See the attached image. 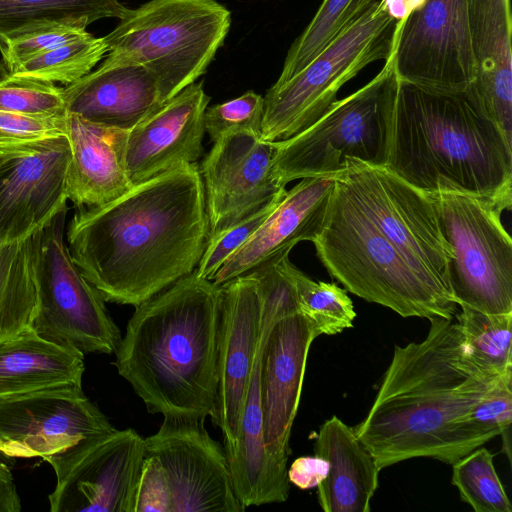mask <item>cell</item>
Wrapping results in <instances>:
<instances>
[{"instance_id":"cell-1","label":"cell","mask_w":512,"mask_h":512,"mask_svg":"<svg viewBox=\"0 0 512 512\" xmlns=\"http://www.w3.org/2000/svg\"><path fill=\"white\" fill-rule=\"evenodd\" d=\"M209 234L197 163L134 185L67 227L70 255L105 302L134 307L196 269Z\"/></svg>"},{"instance_id":"cell-2","label":"cell","mask_w":512,"mask_h":512,"mask_svg":"<svg viewBox=\"0 0 512 512\" xmlns=\"http://www.w3.org/2000/svg\"><path fill=\"white\" fill-rule=\"evenodd\" d=\"M429 322L423 341L395 345L374 402L354 428L380 469L417 457L452 465L473 451L459 422L500 377L466 356L457 322Z\"/></svg>"},{"instance_id":"cell-3","label":"cell","mask_w":512,"mask_h":512,"mask_svg":"<svg viewBox=\"0 0 512 512\" xmlns=\"http://www.w3.org/2000/svg\"><path fill=\"white\" fill-rule=\"evenodd\" d=\"M221 297L194 270L135 307L114 365L148 412L213 416Z\"/></svg>"},{"instance_id":"cell-4","label":"cell","mask_w":512,"mask_h":512,"mask_svg":"<svg viewBox=\"0 0 512 512\" xmlns=\"http://www.w3.org/2000/svg\"><path fill=\"white\" fill-rule=\"evenodd\" d=\"M511 148L474 84L442 91L399 80L385 167L413 187L486 197L510 209Z\"/></svg>"},{"instance_id":"cell-5","label":"cell","mask_w":512,"mask_h":512,"mask_svg":"<svg viewBox=\"0 0 512 512\" xmlns=\"http://www.w3.org/2000/svg\"><path fill=\"white\" fill-rule=\"evenodd\" d=\"M313 243L324 267L346 291L402 317L454 318L457 304L450 290L412 266L336 181Z\"/></svg>"},{"instance_id":"cell-6","label":"cell","mask_w":512,"mask_h":512,"mask_svg":"<svg viewBox=\"0 0 512 512\" xmlns=\"http://www.w3.org/2000/svg\"><path fill=\"white\" fill-rule=\"evenodd\" d=\"M399 87L392 56L381 71L351 95L335 100L299 134L275 143L276 178L290 181L336 176L348 159L370 166L387 165Z\"/></svg>"},{"instance_id":"cell-7","label":"cell","mask_w":512,"mask_h":512,"mask_svg":"<svg viewBox=\"0 0 512 512\" xmlns=\"http://www.w3.org/2000/svg\"><path fill=\"white\" fill-rule=\"evenodd\" d=\"M230 24V11L216 0H150L104 40L108 53L145 66L167 102L206 72Z\"/></svg>"},{"instance_id":"cell-8","label":"cell","mask_w":512,"mask_h":512,"mask_svg":"<svg viewBox=\"0 0 512 512\" xmlns=\"http://www.w3.org/2000/svg\"><path fill=\"white\" fill-rule=\"evenodd\" d=\"M398 17L390 0H378L302 71L274 84L264 97L261 139H289L317 121L340 88L369 64L393 52Z\"/></svg>"},{"instance_id":"cell-9","label":"cell","mask_w":512,"mask_h":512,"mask_svg":"<svg viewBox=\"0 0 512 512\" xmlns=\"http://www.w3.org/2000/svg\"><path fill=\"white\" fill-rule=\"evenodd\" d=\"M67 204L31 235L37 293L32 328L83 354L115 353L121 332L105 300L74 263L64 240Z\"/></svg>"},{"instance_id":"cell-10","label":"cell","mask_w":512,"mask_h":512,"mask_svg":"<svg viewBox=\"0 0 512 512\" xmlns=\"http://www.w3.org/2000/svg\"><path fill=\"white\" fill-rule=\"evenodd\" d=\"M429 195L452 253L448 284L456 304L512 313V241L501 222L505 207L466 193Z\"/></svg>"},{"instance_id":"cell-11","label":"cell","mask_w":512,"mask_h":512,"mask_svg":"<svg viewBox=\"0 0 512 512\" xmlns=\"http://www.w3.org/2000/svg\"><path fill=\"white\" fill-rule=\"evenodd\" d=\"M346 164V169L335 176L336 183L412 266L450 290L448 264L452 253L431 196L386 167L356 159H348Z\"/></svg>"},{"instance_id":"cell-12","label":"cell","mask_w":512,"mask_h":512,"mask_svg":"<svg viewBox=\"0 0 512 512\" xmlns=\"http://www.w3.org/2000/svg\"><path fill=\"white\" fill-rule=\"evenodd\" d=\"M145 439L113 429L82 439L44 460L54 470L51 512H133Z\"/></svg>"},{"instance_id":"cell-13","label":"cell","mask_w":512,"mask_h":512,"mask_svg":"<svg viewBox=\"0 0 512 512\" xmlns=\"http://www.w3.org/2000/svg\"><path fill=\"white\" fill-rule=\"evenodd\" d=\"M399 80L465 90L475 83L467 0H422L397 21L391 54Z\"/></svg>"},{"instance_id":"cell-14","label":"cell","mask_w":512,"mask_h":512,"mask_svg":"<svg viewBox=\"0 0 512 512\" xmlns=\"http://www.w3.org/2000/svg\"><path fill=\"white\" fill-rule=\"evenodd\" d=\"M204 422L165 415L158 431L145 438L146 454L157 457L165 470L171 512H242L224 446Z\"/></svg>"},{"instance_id":"cell-15","label":"cell","mask_w":512,"mask_h":512,"mask_svg":"<svg viewBox=\"0 0 512 512\" xmlns=\"http://www.w3.org/2000/svg\"><path fill=\"white\" fill-rule=\"evenodd\" d=\"M113 429L79 384L0 398V453L7 457L45 459Z\"/></svg>"},{"instance_id":"cell-16","label":"cell","mask_w":512,"mask_h":512,"mask_svg":"<svg viewBox=\"0 0 512 512\" xmlns=\"http://www.w3.org/2000/svg\"><path fill=\"white\" fill-rule=\"evenodd\" d=\"M275 150L274 142L246 131L224 135L213 143L199 166L208 241L285 194L286 185L274 173Z\"/></svg>"},{"instance_id":"cell-17","label":"cell","mask_w":512,"mask_h":512,"mask_svg":"<svg viewBox=\"0 0 512 512\" xmlns=\"http://www.w3.org/2000/svg\"><path fill=\"white\" fill-rule=\"evenodd\" d=\"M63 136L0 146V246L29 237L66 204Z\"/></svg>"},{"instance_id":"cell-18","label":"cell","mask_w":512,"mask_h":512,"mask_svg":"<svg viewBox=\"0 0 512 512\" xmlns=\"http://www.w3.org/2000/svg\"><path fill=\"white\" fill-rule=\"evenodd\" d=\"M217 393L211 417L230 458L238 443L241 414L263 328V298L253 272L221 285Z\"/></svg>"},{"instance_id":"cell-19","label":"cell","mask_w":512,"mask_h":512,"mask_svg":"<svg viewBox=\"0 0 512 512\" xmlns=\"http://www.w3.org/2000/svg\"><path fill=\"white\" fill-rule=\"evenodd\" d=\"M318 336L314 324L294 306L273 323L262 351L260 393L265 445L275 469L287 478L291 430L309 349Z\"/></svg>"},{"instance_id":"cell-20","label":"cell","mask_w":512,"mask_h":512,"mask_svg":"<svg viewBox=\"0 0 512 512\" xmlns=\"http://www.w3.org/2000/svg\"><path fill=\"white\" fill-rule=\"evenodd\" d=\"M209 102L203 82L195 81L127 131L124 162L133 186L202 158Z\"/></svg>"},{"instance_id":"cell-21","label":"cell","mask_w":512,"mask_h":512,"mask_svg":"<svg viewBox=\"0 0 512 512\" xmlns=\"http://www.w3.org/2000/svg\"><path fill=\"white\" fill-rule=\"evenodd\" d=\"M335 176L301 179L287 190L263 224L230 255L211 280L221 286L320 233L330 205Z\"/></svg>"},{"instance_id":"cell-22","label":"cell","mask_w":512,"mask_h":512,"mask_svg":"<svg viewBox=\"0 0 512 512\" xmlns=\"http://www.w3.org/2000/svg\"><path fill=\"white\" fill-rule=\"evenodd\" d=\"M66 112L90 122L129 130L166 102L142 64L107 53L96 70L64 86Z\"/></svg>"},{"instance_id":"cell-23","label":"cell","mask_w":512,"mask_h":512,"mask_svg":"<svg viewBox=\"0 0 512 512\" xmlns=\"http://www.w3.org/2000/svg\"><path fill=\"white\" fill-rule=\"evenodd\" d=\"M282 312L278 295L269 293L263 297V328L241 414L238 443L227 459L236 497L245 509L281 503L289 496L290 482L275 469L266 450L260 393L263 347L270 328Z\"/></svg>"},{"instance_id":"cell-24","label":"cell","mask_w":512,"mask_h":512,"mask_svg":"<svg viewBox=\"0 0 512 512\" xmlns=\"http://www.w3.org/2000/svg\"><path fill=\"white\" fill-rule=\"evenodd\" d=\"M65 136L71 156L66 197L77 208L104 205L133 187L124 162L127 131L66 112Z\"/></svg>"},{"instance_id":"cell-25","label":"cell","mask_w":512,"mask_h":512,"mask_svg":"<svg viewBox=\"0 0 512 512\" xmlns=\"http://www.w3.org/2000/svg\"><path fill=\"white\" fill-rule=\"evenodd\" d=\"M474 83L489 118L512 145L510 0H467Z\"/></svg>"},{"instance_id":"cell-26","label":"cell","mask_w":512,"mask_h":512,"mask_svg":"<svg viewBox=\"0 0 512 512\" xmlns=\"http://www.w3.org/2000/svg\"><path fill=\"white\" fill-rule=\"evenodd\" d=\"M314 453L329 464L327 476L317 486L321 508L325 512H369L381 469L354 428L336 416L326 420L316 436Z\"/></svg>"},{"instance_id":"cell-27","label":"cell","mask_w":512,"mask_h":512,"mask_svg":"<svg viewBox=\"0 0 512 512\" xmlns=\"http://www.w3.org/2000/svg\"><path fill=\"white\" fill-rule=\"evenodd\" d=\"M84 354L30 328L0 342V398L63 384L82 385Z\"/></svg>"},{"instance_id":"cell-28","label":"cell","mask_w":512,"mask_h":512,"mask_svg":"<svg viewBox=\"0 0 512 512\" xmlns=\"http://www.w3.org/2000/svg\"><path fill=\"white\" fill-rule=\"evenodd\" d=\"M131 9L119 0H0V44L52 25L87 28L104 18H124Z\"/></svg>"},{"instance_id":"cell-29","label":"cell","mask_w":512,"mask_h":512,"mask_svg":"<svg viewBox=\"0 0 512 512\" xmlns=\"http://www.w3.org/2000/svg\"><path fill=\"white\" fill-rule=\"evenodd\" d=\"M36 306L29 236L0 246V342L32 328Z\"/></svg>"},{"instance_id":"cell-30","label":"cell","mask_w":512,"mask_h":512,"mask_svg":"<svg viewBox=\"0 0 512 512\" xmlns=\"http://www.w3.org/2000/svg\"><path fill=\"white\" fill-rule=\"evenodd\" d=\"M377 1L323 0L310 23L292 43L275 84H282L302 71Z\"/></svg>"},{"instance_id":"cell-31","label":"cell","mask_w":512,"mask_h":512,"mask_svg":"<svg viewBox=\"0 0 512 512\" xmlns=\"http://www.w3.org/2000/svg\"><path fill=\"white\" fill-rule=\"evenodd\" d=\"M289 253L278 257V266L292 285L298 311L320 335H335L353 327L356 312L346 290L335 283L312 280L290 262Z\"/></svg>"},{"instance_id":"cell-32","label":"cell","mask_w":512,"mask_h":512,"mask_svg":"<svg viewBox=\"0 0 512 512\" xmlns=\"http://www.w3.org/2000/svg\"><path fill=\"white\" fill-rule=\"evenodd\" d=\"M460 308L454 317L470 361L492 376L512 370V313L488 314L464 305Z\"/></svg>"},{"instance_id":"cell-33","label":"cell","mask_w":512,"mask_h":512,"mask_svg":"<svg viewBox=\"0 0 512 512\" xmlns=\"http://www.w3.org/2000/svg\"><path fill=\"white\" fill-rule=\"evenodd\" d=\"M107 53L104 37L88 33L24 62L12 73L67 86L90 73Z\"/></svg>"},{"instance_id":"cell-34","label":"cell","mask_w":512,"mask_h":512,"mask_svg":"<svg viewBox=\"0 0 512 512\" xmlns=\"http://www.w3.org/2000/svg\"><path fill=\"white\" fill-rule=\"evenodd\" d=\"M494 455L478 447L452 464V484L475 512H512L493 463Z\"/></svg>"},{"instance_id":"cell-35","label":"cell","mask_w":512,"mask_h":512,"mask_svg":"<svg viewBox=\"0 0 512 512\" xmlns=\"http://www.w3.org/2000/svg\"><path fill=\"white\" fill-rule=\"evenodd\" d=\"M0 110L32 117H64L63 88L50 81L15 75L1 60Z\"/></svg>"},{"instance_id":"cell-36","label":"cell","mask_w":512,"mask_h":512,"mask_svg":"<svg viewBox=\"0 0 512 512\" xmlns=\"http://www.w3.org/2000/svg\"><path fill=\"white\" fill-rule=\"evenodd\" d=\"M512 421V370L500 376L491 389L459 422V432L474 450L505 433Z\"/></svg>"},{"instance_id":"cell-37","label":"cell","mask_w":512,"mask_h":512,"mask_svg":"<svg viewBox=\"0 0 512 512\" xmlns=\"http://www.w3.org/2000/svg\"><path fill=\"white\" fill-rule=\"evenodd\" d=\"M263 112L264 97L249 90L235 99L207 107L204 113L205 131L213 143L237 131L260 135Z\"/></svg>"},{"instance_id":"cell-38","label":"cell","mask_w":512,"mask_h":512,"mask_svg":"<svg viewBox=\"0 0 512 512\" xmlns=\"http://www.w3.org/2000/svg\"><path fill=\"white\" fill-rule=\"evenodd\" d=\"M88 33L85 27L70 24L38 28L1 43V60L13 72L24 62Z\"/></svg>"},{"instance_id":"cell-39","label":"cell","mask_w":512,"mask_h":512,"mask_svg":"<svg viewBox=\"0 0 512 512\" xmlns=\"http://www.w3.org/2000/svg\"><path fill=\"white\" fill-rule=\"evenodd\" d=\"M283 196L209 240L195 269L197 276L212 280L227 258L245 244L263 224Z\"/></svg>"},{"instance_id":"cell-40","label":"cell","mask_w":512,"mask_h":512,"mask_svg":"<svg viewBox=\"0 0 512 512\" xmlns=\"http://www.w3.org/2000/svg\"><path fill=\"white\" fill-rule=\"evenodd\" d=\"M133 512H171V493L157 457L145 454L134 496Z\"/></svg>"},{"instance_id":"cell-41","label":"cell","mask_w":512,"mask_h":512,"mask_svg":"<svg viewBox=\"0 0 512 512\" xmlns=\"http://www.w3.org/2000/svg\"><path fill=\"white\" fill-rule=\"evenodd\" d=\"M63 119L32 117L0 110V146L63 136Z\"/></svg>"},{"instance_id":"cell-42","label":"cell","mask_w":512,"mask_h":512,"mask_svg":"<svg viewBox=\"0 0 512 512\" xmlns=\"http://www.w3.org/2000/svg\"><path fill=\"white\" fill-rule=\"evenodd\" d=\"M329 464L317 456H302L293 461L287 471L288 480L301 490L317 487L325 479Z\"/></svg>"},{"instance_id":"cell-43","label":"cell","mask_w":512,"mask_h":512,"mask_svg":"<svg viewBox=\"0 0 512 512\" xmlns=\"http://www.w3.org/2000/svg\"><path fill=\"white\" fill-rule=\"evenodd\" d=\"M21 511V501L10 469L0 462V512Z\"/></svg>"},{"instance_id":"cell-44","label":"cell","mask_w":512,"mask_h":512,"mask_svg":"<svg viewBox=\"0 0 512 512\" xmlns=\"http://www.w3.org/2000/svg\"><path fill=\"white\" fill-rule=\"evenodd\" d=\"M1 448H2V441L0 440V452H1Z\"/></svg>"}]
</instances>
